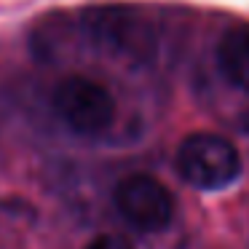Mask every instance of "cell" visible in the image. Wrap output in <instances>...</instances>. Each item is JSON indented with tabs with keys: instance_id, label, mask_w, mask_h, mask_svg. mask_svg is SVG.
Here are the masks:
<instances>
[{
	"instance_id": "1",
	"label": "cell",
	"mask_w": 249,
	"mask_h": 249,
	"mask_svg": "<svg viewBox=\"0 0 249 249\" xmlns=\"http://www.w3.org/2000/svg\"><path fill=\"white\" fill-rule=\"evenodd\" d=\"M177 169L182 179L201 190H222L236 182L241 158L233 142L220 134H190L177 150Z\"/></svg>"
},
{
	"instance_id": "4",
	"label": "cell",
	"mask_w": 249,
	"mask_h": 249,
	"mask_svg": "<svg viewBox=\"0 0 249 249\" xmlns=\"http://www.w3.org/2000/svg\"><path fill=\"white\" fill-rule=\"evenodd\" d=\"M115 206L129 225L147 233L166 228L174 214L172 193L147 174H131L121 179L115 188Z\"/></svg>"
},
{
	"instance_id": "6",
	"label": "cell",
	"mask_w": 249,
	"mask_h": 249,
	"mask_svg": "<svg viewBox=\"0 0 249 249\" xmlns=\"http://www.w3.org/2000/svg\"><path fill=\"white\" fill-rule=\"evenodd\" d=\"M86 249H131V244L121 236H97Z\"/></svg>"
},
{
	"instance_id": "3",
	"label": "cell",
	"mask_w": 249,
	"mask_h": 249,
	"mask_svg": "<svg viewBox=\"0 0 249 249\" xmlns=\"http://www.w3.org/2000/svg\"><path fill=\"white\" fill-rule=\"evenodd\" d=\"M54 110L78 134H99L115 118V102L97 81L72 75L54 89Z\"/></svg>"
},
{
	"instance_id": "2",
	"label": "cell",
	"mask_w": 249,
	"mask_h": 249,
	"mask_svg": "<svg viewBox=\"0 0 249 249\" xmlns=\"http://www.w3.org/2000/svg\"><path fill=\"white\" fill-rule=\"evenodd\" d=\"M86 33L99 49L118 59L142 62L153 51L150 24L129 8H94L86 11Z\"/></svg>"
},
{
	"instance_id": "5",
	"label": "cell",
	"mask_w": 249,
	"mask_h": 249,
	"mask_svg": "<svg viewBox=\"0 0 249 249\" xmlns=\"http://www.w3.org/2000/svg\"><path fill=\"white\" fill-rule=\"evenodd\" d=\"M217 70L233 89L249 91V27H233L220 38Z\"/></svg>"
}]
</instances>
